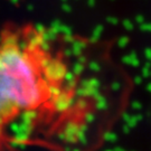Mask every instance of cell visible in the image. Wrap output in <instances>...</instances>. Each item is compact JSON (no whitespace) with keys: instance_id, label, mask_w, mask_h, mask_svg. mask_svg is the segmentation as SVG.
Returning <instances> with one entry per match:
<instances>
[{"instance_id":"cell-1","label":"cell","mask_w":151,"mask_h":151,"mask_svg":"<svg viewBox=\"0 0 151 151\" xmlns=\"http://www.w3.org/2000/svg\"><path fill=\"white\" fill-rule=\"evenodd\" d=\"M64 47L32 24H8L0 32V125L35 111L73 85Z\"/></svg>"}]
</instances>
